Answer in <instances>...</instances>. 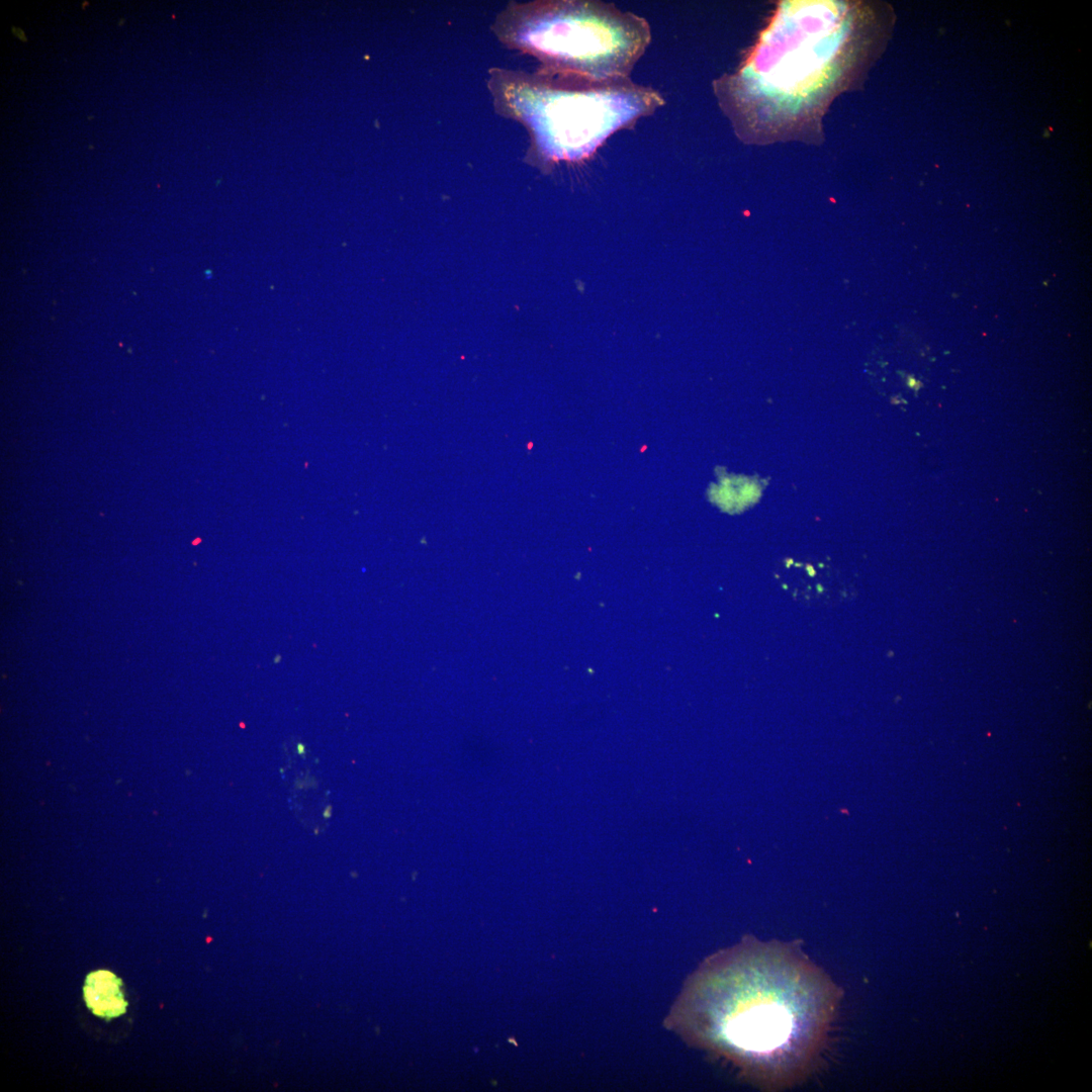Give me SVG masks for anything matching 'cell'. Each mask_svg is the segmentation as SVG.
<instances>
[{
    "mask_svg": "<svg viewBox=\"0 0 1092 1092\" xmlns=\"http://www.w3.org/2000/svg\"><path fill=\"white\" fill-rule=\"evenodd\" d=\"M801 945L745 936L707 960L689 988L694 1038L763 1090L792 1087L818 1068L842 997Z\"/></svg>",
    "mask_w": 1092,
    "mask_h": 1092,
    "instance_id": "6da1fadb",
    "label": "cell"
},
{
    "mask_svg": "<svg viewBox=\"0 0 1092 1092\" xmlns=\"http://www.w3.org/2000/svg\"><path fill=\"white\" fill-rule=\"evenodd\" d=\"M835 1H786L737 71L713 83L737 136L760 143L819 132L821 112L849 85L859 12Z\"/></svg>",
    "mask_w": 1092,
    "mask_h": 1092,
    "instance_id": "7a4b0ae2",
    "label": "cell"
},
{
    "mask_svg": "<svg viewBox=\"0 0 1092 1092\" xmlns=\"http://www.w3.org/2000/svg\"><path fill=\"white\" fill-rule=\"evenodd\" d=\"M511 85V108L532 138L531 159L544 165L592 159L610 136L665 103L630 78L597 82L540 71Z\"/></svg>",
    "mask_w": 1092,
    "mask_h": 1092,
    "instance_id": "3957f363",
    "label": "cell"
},
{
    "mask_svg": "<svg viewBox=\"0 0 1092 1092\" xmlns=\"http://www.w3.org/2000/svg\"><path fill=\"white\" fill-rule=\"evenodd\" d=\"M508 18L511 42L541 71L597 82L630 78L652 37L644 17L598 0L521 4Z\"/></svg>",
    "mask_w": 1092,
    "mask_h": 1092,
    "instance_id": "277c9868",
    "label": "cell"
},
{
    "mask_svg": "<svg viewBox=\"0 0 1092 1092\" xmlns=\"http://www.w3.org/2000/svg\"><path fill=\"white\" fill-rule=\"evenodd\" d=\"M297 751H298V753H299V754H303V753H304V751H305V748H304V746H303L302 744H300V743H299V744L297 745Z\"/></svg>",
    "mask_w": 1092,
    "mask_h": 1092,
    "instance_id": "5b68a950",
    "label": "cell"
},
{
    "mask_svg": "<svg viewBox=\"0 0 1092 1092\" xmlns=\"http://www.w3.org/2000/svg\"><path fill=\"white\" fill-rule=\"evenodd\" d=\"M280 660H281V655H280V654H277V655H276V656L274 657V659H273V662H274V663L276 664V663H278V662H279Z\"/></svg>",
    "mask_w": 1092,
    "mask_h": 1092,
    "instance_id": "8992f818",
    "label": "cell"
}]
</instances>
